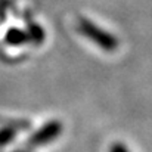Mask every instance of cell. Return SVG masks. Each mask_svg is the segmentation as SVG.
Segmentation results:
<instances>
[{
	"instance_id": "cell-1",
	"label": "cell",
	"mask_w": 152,
	"mask_h": 152,
	"mask_svg": "<svg viewBox=\"0 0 152 152\" xmlns=\"http://www.w3.org/2000/svg\"><path fill=\"white\" fill-rule=\"evenodd\" d=\"M62 133V124L56 120H53L50 123L45 124L39 132H36L27 142V145L30 148H37V146H43L50 143L52 140H55L56 137H59Z\"/></svg>"
},
{
	"instance_id": "cell-2",
	"label": "cell",
	"mask_w": 152,
	"mask_h": 152,
	"mask_svg": "<svg viewBox=\"0 0 152 152\" xmlns=\"http://www.w3.org/2000/svg\"><path fill=\"white\" fill-rule=\"evenodd\" d=\"M109 152H132L123 142H114L109 148Z\"/></svg>"
}]
</instances>
